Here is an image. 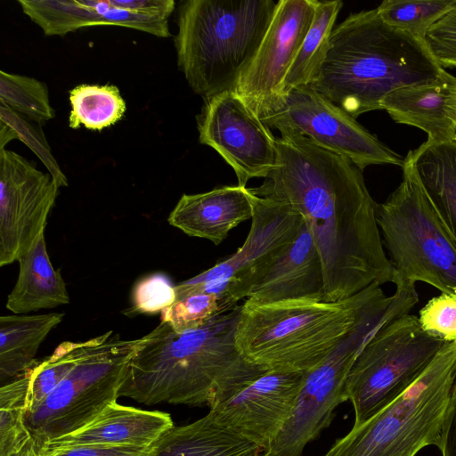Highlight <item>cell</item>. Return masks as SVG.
I'll return each instance as SVG.
<instances>
[{
  "label": "cell",
  "mask_w": 456,
  "mask_h": 456,
  "mask_svg": "<svg viewBox=\"0 0 456 456\" xmlns=\"http://www.w3.org/2000/svg\"><path fill=\"white\" fill-rule=\"evenodd\" d=\"M276 138V167L250 188L298 212L321 257L323 301L347 298L372 283L393 282L377 222V203L362 171L349 159L289 129Z\"/></svg>",
  "instance_id": "6da1fadb"
},
{
  "label": "cell",
  "mask_w": 456,
  "mask_h": 456,
  "mask_svg": "<svg viewBox=\"0 0 456 456\" xmlns=\"http://www.w3.org/2000/svg\"><path fill=\"white\" fill-rule=\"evenodd\" d=\"M240 305L195 330L176 332L161 322L138 338L118 395L209 408L228 400L265 373L239 351L235 330Z\"/></svg>",
  "instance_id": "7a4b0ae2"
},
{
  "label": "cell",
  "mask_w": 456,
  "mask_h": 456,
  "mask_svg": "<svg viewBox=\"0 0 456 456\" xmlns=\"http://www.w3.org/2000/svg\"><path fill=\"white\" fill-rule=\"evenodd\" d=\"M444 71L424 40L387 25L372 9L351 13L334 28L308 86L356 119L381 110L390 92L435 81Z\"/></svg>",
  "instance_id": "3957f363"
},
{
  "label": "cell",
  "mask_w": 456,
  "mask_h": 456,
  "mask_svg": "<svg viewBox=\"0 0 456 456\" xmlns=\"http://www.w3.org/2000/svg\"><path fill=\"white\" fill-rule=\"evenodd\" d=\"M389 300L379 283L338 301L311 299L240 305L235 342L266 370L307 372Z\"/></svg>",
  "instance_id": "277c9868"
},
{
  "label": "cell",
  "mask_w": 456,
  "mask_h": 456,
  "mask_svg": "<svg viewBox=\"0 0 456 456\" xmlns=\"http://www.w3.org/2000/svg\"><path fill=\"white\" fill-rule=\"evenodd\" d=\"M273 0H186L178 8L177 64L204 100L235 87L276 10Z\"/></svg>",
  "instance_id": "5b68a950"
},
{
  "label": "cell",
  "mask_w": 456,
  "mask_h": 456,
  "mask_svg": "<svg viewBox=\"0 0 456 456\" xmlns=\"http://www.w3.org/2000/svg\"><path fill=\"white\" fill-rule=\"evenodd\" d=\"M456 377V343L445 342L401 395L338 438L323 456H416L443 444Z\"/></svg>",
  "instance_id": "8992f818"
},
{
  "label": "cell",
  "mask_w": 456,
  "mask_h": 456,
  "mask_svg": "<svg viewBox=\"0 0 456 456\" xmlns=\"http://www.w3.org/2000/svg\"><path fill=\"white\" fill-rule=\"evenodd\" d=\"M403 179L377 205V222L396 281L456 293V239L427 195L408 156Z\"/></svg>",
  "instance_id": "52a82bcc"
},
{
  "label": "cell",
  "mask_w": 456,
  "mask_h": 456,
  "mask_svg": "<svg viewBox=\"0 0 456 456\" xmlns=\"http://www.w3.org/2000/svg\"><path fill=\"white\" fill-rule=\"evenodd\" d=\"M137 343L113 330L86 340L74 369L36 409L26 412V427L39 449L82 428L117 402Z\"/></svg>",
  "instance_id": "ba28073f"
},
{
  "label": "cell",
  "mask_w": 456,
  "mask_h": 456,
  "mask_svg": "<svg viewBox=\"0 0 456 456\" xmlns=\"http://www.w3.org/2000/svg\"><path fill=\"white\" fill-rule=\"evenodd\" d=\"M418 302L412 290L395 288L384 307L348 334L321 364L305 372L292 413L260 456H301L331 423L337 406L347 401L346 380L366 343L379 329L409 314Z\"/></svg>",
  "instance_id": "9c48e42d"
},
{
  "label": "cell",
  "mask_w": 456,
  "mask_h": 456,
  "mask_svg": "<svg viewBox=\"0 0 456 456\" xmlns=\"http://www.w3.org/2000/svg\"><path fill=\"white\" fill-rule=\"evenodd\" d=\"M426 332L418 316L402 315L366 343L346 380L358 427L407 390L444 345Z\"/></svg>",
  "instance_id": "30bf717a"
},
{
  "label": "cell",
  "mask_w": 456,
  "mask_h": 456,
  "mask_svg": "<svg viewBox=\"0 0 456 456\" xmlns=\"http://www.w3.org/2000/svg\"><path fill=\"white\" fill-rule=\"evenodd\" d=\"M251 221L242 246L231 256L175 286L176 297L191 291L212 293L227 310L232 309L292 245L304 219L288 204L254 194Z\"/></svg>",
  "instance_id": "8fae6325"
},
{
  "label": "cell",
  "mask_w": 456,
  "mask_h": 456,
  "mask_svg": "<svg viewBox=\"0 0 456 456\" xmlns=\"http://www.w3.org/2000/svg\"><path fill=\"white\" fill-rule=\"evenodd\" d=\"M259 118L270 128L297 132L362 170L372 165L403 166L404 159L309 86L290 91L276 110Z\"/></svg>",
  "instance_id": "7c38bea8"
},
{
  "label": "cell",
  "mask_w": 456,
  "mask_h": 456,
  "mask_svg": "<svg viewBox=\"0 0 456 456\" xmlns=\"http://www.w3.org/2000/svg\"><path fill=\"white\" fill-rule=\"evenodd\" d=\"M197 124L200 142L232 167L239 185L265 179L276 167L277 137L233 89L204 100Z\"/></svg>",
  "instance_id": "4fadbf2b"
},
{
  "label": "cell",
  "mask_w": 456,
  "mask_h": 456,
  "mask_svg": "<svg viewBox=\"0 0 456 456\" xmlns=\"http://www.w3.org/2000/svg\"><path fill=\"white\" fill-rule=\"evenodd\" d=\"M59 188L50 174L0 150V266L18 261L45 233Z\"/></svg>",
  "instance_id": "5bb4252c"
},
{
  "label": "cell",
  "mask_w": 456,
  "mask_h": 456,
  "mask_svg": "<svg viewBox=\"0 0 456 456\" xmlns=\"http://www.w3.org/2000/svg\"><path fill=\"white\" fill-rule=\"evenodd\" d=\"M318 0H280L252 61L233 90L259 117L274 110L282 85L314 17Z\"/></svg>",
  "instance_id": "9a60e30c"
},
{
  "label": "cell",
  "mask_w": 456,
  "mask_h": 456,
  "mask_svg": "<svg viewBox=\"0 0 456 456\" xmlns=\"http://www.w3.org/2000/svg\"><path fill=\"white\" fill-rule=\"evenodd\" d=\"M22 12L45 36L63 37L77 29L113 25L158 37L171 36L168 18L174 0H19Z\"/></svg>",
  "instance_id": "2e32d148"
},
{
  "label": "cell",
  "mask_w": 456,
  "mask_h": 456,
  "mask_svg": "<svg viewBox=\"0 0 456 456\" xmlns=\"http://www.w3.org/2000/svg\"><path fill=\"white\" fill-rule=\"evenodd\" d=\"M305 374L268 370L209 412L222 426L264 450L292 413Z\"/></svg>",
  "instance_id": "e0dca14e"
},
{
  "label": "cell",
  "mask_w": 456,
  "mask_h": 456,
  "mask_svg": "<svg viewBox=\"0 0 456 456\" xmlns=\"http://www.w3.org/2000/svg\"><path fill=\"white\" fill-rule=\"evenodd\" d=\"M173 427L168 413L113 402L82 428L47 442L40 450L81 445L148 448Z\"/></svg>",
  "instance_id": "ac0fdd59"
},
{
  "label": "cell",
  "mask_w": 456,
  "mask_h": 456,
  "mask_svg": "<svg viewBox=\"0 0 456 456\" xmlns=\"http://www.w3.org/2000/svg\"><path fill=\"white\" fill-rule=\"evenodd\" d=\"M253 195L250 188L239 184L183 194L167 221L189 236L219 245L234 227L251 219Z\"/></svg>",
  "instance_id": "d6986e66"
},
{
  "label": "cell",
  "mask_w": 456,
  "mask_h": 456,
  "mask_svg": "<svg viewBox=\"0 0 456 456\" xmlns=\"http://www.w3.org/2000/svg\"><path fill=\"white\" fill-rule=\"evenodd\" d=\"M380 107L395 122L426 132L428 141L456 137V77L447 71L435 81L390 92Z\"/></svg>",
  "instance_id": "ffe728a7"
},
{
  "label": "cell",
  "mask_w": 456,
  "mask_h": 456,
  "mask_svg": "<svg viewBox=\"0 0 456 456\" xmlns=\"http://www.w3.org/2000/svg\"><path fill=\"white\" fill-rule=\"evenodd\" d=\"M324 278L320 255L305 221L287 251L254 285L247 299L258 303L322 300Z\"/></svg>",
  "instance_id": "44dd1931"
},
{
  "label": "cell",
  "mask_w": 456,
  "mask_h": 456,
  "mask_svg": "<svg viewBox=\"0 0 456 456\" xmlns=\"http://www.w3.org/2000/svg\"><path fill=\"white\" fill-rule=\"evenodd\" d=\"M262 452L208 412L192 423L167 430L144 456H260Z\"/></svg>",
  "instance_id": "7402d4cb"
},
{
  "label": "cell",
  "mask_w": 456,
  "mask_h": 456,
  "mask_svg": "<svg viewBox=\"0 0 456 456\" xmlns=\"http://www.w3.org/2000/svg\"><path fill=\"white\" fill-rule=\"evenodd\" d=\"M18 262L19 275L8 295L7 309L14 314H24L69 303L65 281L50 261L45 233Z\"/></svg>",
  "instance_id": "603a6c76"
},
{
  "label": "cell",
  "mask_w": 456,
  "mask_h": 456,
  "mask_svg": "<svg viewBox=\"0 0 456 456\" xmlns=\"http://www.w3.org/2000/svg\"><path fill=\"white\" fill-rule=\"evenodd\" d=\"M407 156L427 195L456 239V137L444 142L427 140Z\"/></svg>",
  "instance_id": "cb8c5ba5"
},
{
  "label": "cell",
  "mask_w": 456,
  "mask_h": 456,
  "mask_svg": "<svg viewBox=\"0 0 456 456\" xmlns=\"http://www.w3.org/2000/svg\"><path fill=\"white\" fill-rule=\"evenodd\" d=\"M63 317V313L0 317L1 380L20 376L37 362L40 345Z\"/></svg>",
  "instance_id": "d4e9b609"
},
{
  "label": "cell",
  "mask_w": 456,
  "mask_h": 456,
  "mask_svg": "<svg viewBox=\"0 0 456 456\" xmlns=\"http://www.w3.org/2000/svg\"><path fill=\"white\" fill-rule=\"evenodd\" d=\"M342 5L340 0L318 1L312 25L284 79L282 97L311 83L328 52L330 36Z\"/></svg>",
  "instance_id": "484cf974"
},
{
  "label": "cell",
  "mask_w": 456,
  "mask_h": 456,
  "mask_svg": "<svg viewBox=\"0 0 456 456\" xmlns=\"http://www.w3.org/2000/svg\"><path fill=\"white\" fill-rule=\"evenodd\" d=\"M69 126H81L101 131L118 122L126 110L119 89L114 85L82 84L69 91Z\"/></svg>",
  "instance_id": "4316f807"
},
{
  "label": "cell",
  "mask_w": 456,
  "mask_h": 456,
  "mask_svg": "<svg viewBox=\"0 0 456 456\" xmlns=\"http://www.w3.org/2000/svg\"><path fill=\"white\" fill-rule=\"evenodd\" d=\"M0 389V456L21 449L31 435L25 424L31 369Z\"/></svg>",
  "instance_id": "83f0119b"
},
{
  "label": "cell",
  "mask_w": 456,
  "mask_h": 456,
  "mask_svg": "<svg viewBox=\"0 0 456 456\" xmlns=\"http://www.w3.org/2000/svg\"><path fill=\"white\" fill-rule=\"evenodd\" d=\"M0 103L40 126L55 116L44 82L4 70L0 71Z\"/></svg>",
  "instance_id": "f1b7e54d"
},
{
  "label": "cell",
  "mask_w": 456,
  "mask_h": 456,
  "mask_svg": "<svg viewBox=\"0 0 456 456\" xmlns=\"http://www.w3.org/2000/svg\"><path fill=\"white\" fill-rule=\"evenodd\" d=\"M455 4L456 0H385L376 9L387 25L424 40L429 28Z\"/></svg>",
  "instance_id": "f546056e"
},
{
  "label": "cell",
  "mask_w": 456,
  "mask_h": 456,
  "mask_svg": "<svg viewBox=\"0 0 456 456\" xmlns=\"http://www.w3.org/2000/svg\"><path fill=\"white\" fill-rule=\"evenodd\" d=\"M82 342L64 341L53 353L31 368V380L26 412L36 409L69 375L86 348Z\"/></svg>",
  "instance_id": "4dcf8cb0"
},
{
  "label": "cell",
  "mask_w": 456,
  "mask_h": 456,
  "mask_svg": "<svg viewBox=\"0 0 456 456\" xmlns=\"http://www.w3.org/2000/svg\"><path fill=\"white\" fill-rule=\"evenodd\" d=\"M220 298L212 293L191 291L176 297L170 306L161 312V322L176 332L198 329L217 314L228 312Z\"/></svg>",
  "instance_id": "1f68e13d"
},
{
  "label": "cell",
  "mask_w": 456,
  "mask_h": 456,
  "mask_svg": "<svg viewBox=\"0 0 456 456\" xmlns=\"http://www.w3.org/2000/svg\"><path fill=\"white\" fill-rule=\"evenodd\" d=\"M1 130L0 150L12 139L27 144L41 159L59 187L67 186L68 181L53 157L42 130L0 103ZM37 125V124H36Z\"/></svg>",
  "instance_id": "d6a6232c"
},
{
  "label": "cell",
  "mask_w": 456,
  "mask_h": 456,
  "mask_svg": "<svg viewBox=\"0 0 456 456\" xmlns=\"http://www.w3.org/2000/svg\"><path fill=\"white\" fill-rule=\"evenodd\" d=\"M175 286L161 273H154L141 280L134 287L132 306L126 314L134 316L140 314L162 312L176 298Z\"/></svg>",
  "instance_id": "836d02e7"
},
{
  "label": "cell",
  "mask_w": 456,
  "mask_h": 456,
  "mask_svg": "<svg viewBox=\"0 0 456 456\" xmlns=\"http://www.w3.org/2000/svg\"><path fill=\"white\" fill-rule=\"evenodd\" d=\"M421 328L444 342L456 343V293H440L419 312Z\"/></svg>",
  "instance_id": "e575fe53"
},
{
  "label": "cell",
  "mask_w": 456,
  "mask_h": 456,
  "mask_svg": "<svg viewBox=\"0 0 456 456\" xmlns=\"http://www.w3.org/2000/svg\"><path fill=\"white\" fill-rule=\"evenodd\" d=\"M424 42L444 68H456V4L427 32Z\"/></svg>",
  "instance_id": "d590c367"
},
{
  "label": "cell",
  "mask_w": 456,
  "mask_h": 456,
  "mask_svg": "<svg viewBox=\"0 0 456 456\" xmlns=\"http://www.w3.org/2000/svg\"><path fill=\"white\" fill-rule=\"evenodd\" d=\"M148 448L134 446H69L41 450L44 456H144Z\"/></svg>",
  "instance_id": "8d00e7d4"
},
{
  "label": "cell",
  "mask_w": 456,
  "mask_h": 456,
  "mask_svg": "<svg viewBox=\"0 0 456 456\" xmlns=\"http://www.w3.org/2000/svg\"><path fill=\"white\" fill-rule=\"evenodd\" d=\"M440 453L441 456H456V377L452 387Z\"/></svg>",
  "instance_id": "74e56055"
},
{
  "label": "cell",
  "mask_w": 456,
  "mask_h": 456,
  "mask_svg": "<svg viewBox=\"0 0 456 456\" xmlns=\"http://www.w3.org/2000/svg\"><path fill=\"white\" fill-rule=\"evenodd\" d=\"M9 456H44L35 441L30 439L21 449Z\"/></svg>",
  "instance_id": "f35d334b"
}]
</instances>
